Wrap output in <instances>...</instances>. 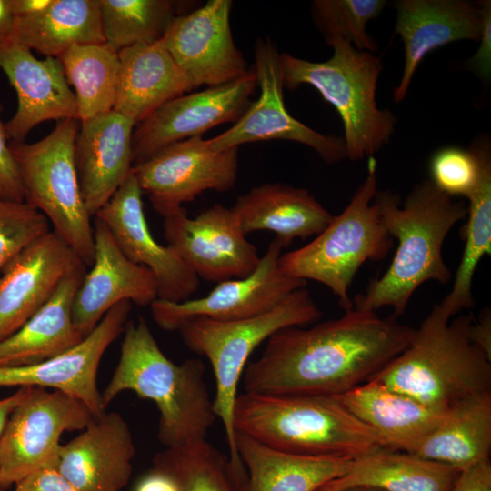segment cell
<instances>
[{"label": "cell", "instance_id": "1", "mask_svg": "<svg viewBox=\"0 0 491 491\" xmlns=\"http://www.w3.org/2000/svg\"><path fill=\"white\" fill-rule=\"evenodd\" d=\"M311 327L273 334L246 365L245 392L277 396H339L369 380L410 343L413 327L397 317L354 306Z\"/></svg>", "mask_w": 491, "mask_h": 491}, {"label": "cell", "instance_id": "2", "mask_svg": "<svg viewBox=\"0 0 491 491\" xmlns=\"http://www.w3.org/2000/svg\"><path fill=\"white\" fill-rule=\"evenodd\" d=\"M373 201L397 247L386 271L353 299V306L372 311L389 306L397 317L420 285L450 281L442 247L454 225L466 217L467 205L441 192L430 179L416 184L403 202L390 190H377Z\"/></svg>", "mask_w": 491, "mask_h": 491}, {"label": "cell", "instance_id": "3", "mask_svg": "<svg viewBox=\"0 0 491 491\" xmlns=\"http://www.w3.org/2000/svg\"><path fill=\"white\" fill-rule=\"evenodd\" d=\"M205 375L200 359L170 360L139 316L125 326L118 364L101 393L103 405L106 408L120 393L133 391L155 404L157 436L165 447L204 440L216 419Z\"/></svg>", "mask_w": 491, "mask_h": 491}, {"label": "cell", "instance_id": "4", "mask_svg": "<svg viewBox=\"0 0 491 491\" xmlns=\"http://www.w3.org/2000/svg\"><path fill=\"white\" fill-rule=\"evenodd\" d=\"M234 427L271 448L300 456L354 460L388 448L332 396L244 392L235 400Z\"/></svg>", "mask_w": 491, "mask_h": 491}, {"label": "cell", "instance_id": "5", "mask_svg": "<svg viewBox=\"0 0 491 491\" xmlns=\"http://www.w3.org/2000/svg\"><path fill=\"white\" fill-rule=\"evenodd\" d=\"M473 318L450 321L436 304L409 345L369 380L441 408L491 391V358L468 336Z\"/></svg>", "mask_w": 491, "mask_h": 491}, {"label": "cell", "instance_id": "6", "mask_svg": "<svg viewBox=\"0 0 491 491\" xmlns=\"http://www.w3.org/2000/svg\"><path fill=\"white\" fill-rule=\"evenodd\" d=\"M330 45L333 55L324 62L280 54L283 85L290 90L301 85L316 88L341 118L346 158L372 157L390 141L397 122L391 111L380 109L376 103L381 58L347 42Z\"/></svg>", "mask_w": 491, "mask_h": 491}, {"label": "cell", "instance_id": "7", "mask_svg": "<svg viewBox=\"0 0 491 491\" xmlns=\"http://www.w3.org/2000/svg\"><path fill=\"white\" fill-rule=\"evenodd\" d=\"M321 316L310 292L302 287L260 316L233 322L196 317L186 321L177 330L186 347L205 356L211 364L215 379V414L223 424L231 464L243 483L246 481V473L235 448L234 407L248 358L276 332L311 325Z\"/></svg>", "mask_w": 491, "mask_h": 491}, {"label": "cell", "instance_id": "8", "mask_svg": "<svg viewBox=\"0 0 491 491\" xmlns=\"http://www.w3.org/2000/svg\"><path fill=\"white\" fill-rule=\"evenodd\" d=\"M376 171V161L369 157L367 175L346 208L310 243L279 258L285 274L325 285L344 310L353 307L349 290L361 266L384 259L393 246L373 201L378 190Z\"/></svg>", "mask_w": 491, "mask_h": 491}, {"label": "cell", "instance_id": "9", "mask_svg": "<svg viewBox=\"0 0 491 491\" xmlns=\"http://www.w3.org/2000/svg\"><path fill=\"white\" fill-rule=\"evenodd\" d=\"M77 119L60 121L41 140L10 143L23 185L25 202L43 214L53 231L91 266L94 227L84 203L75 160Z\"/></svg>", "mask_w": 491, "mask_h": 491}, {"label": "cell", "instance_id": "10", "mask_svg": "<svg viewBox=\"0 0 491 491\" xmlns=\"http://www.w3.org/2000/svg\"><path fill=\"white\" fill-rule=\"evenodd\" d=\"M94 418L81 400L58 390L32 387L0 438V489L54 466L63 433L83 430Z\"/></svg>", "mask_w": 491, "mask_h": 491}, {"label": "cell", "instance_id": "11", "mask_svg": "<svg viewBox=\"0 0 491 491\" xmlns=\"http://www.w3.org/2000/svg\"><path fill=\"white\" fill-rule=\"evenodd\" d=\"M132 172L154 209L163 217L203 192H226L238 174V148L215 151L202 135L174 143Z\"/></svg>", "mask_w": 491, "mask_h": 491}, {"label": "cell", "instance_id": "12", "mask_svg": "<svg viewBox=\"0 0 491 491\" xmlns=\"http://www.w3.org/2000/svg\"><path fill=\"white\" fill-rule=\"evenodd\" d=\"M283 248L276 237L250 275L218 283L203 297L182 302L155 299L150 305L154 321L164 330L177 331L184 323L196 317L233 322L268 312L307 284L282 271L279 258Z\"/></svg>", "mask_w": 491, "mask_h": 491}, {"label": "cell", "instance_id": "13", "mask_svg": "<svg viewBox=\"0 0 491 491\" xmlns=\"http://www.w3.org/2000/svg\"><path fill=\"white\" fill-rule=\"evenodd\" d=\"M255 74L261 94L224 133L207 139L215 151L272 139L288 140L315 150L327 164L346 158L342 137L326 135L294 118L283 97L280 54L270 39H259L255 46Z\"/></svg>", "mask_w": 491, "mask_h": 491}, {"label": "cell", "instance_id": "14", "mask_svg": "<svg viewBox=\"0 0 491 491\" xmlns=\"http://www.w3.org/2000/svg\"><path fill=\"white\" fill-rule=\"evenodd\" d=\"M163 227L167 245L199 279L221 283L243 278L259 263L257 249L246 239L235 214L223 205L195 218L182 207L164 217Z\"/></svg>", "mask_w": 491, "mask_h": 491}, {"label": "cell", "instance_id": "15", "mask_svg": "<svg viewBox=\"0 0 491 491\" xmlns=\"http://www.w3.org/2000/svg\"><path fill=\"white\" fill-rule=\"evenodd\" d=\"M254 69L233 82L177 96L137 124L132 137L133 166L174 143L236 121L256 85Z\"/></svg>", "mask_w": 491, "mask_h": 491}, {"label": "cell", "instance_id": "16", "mask_svg": "<svg viewBox=\"0 0 491 491\" xmlns=\"http://www.w3.org/2000/svg\"><path fill=\"white\" fill-rule=\"evenodd\" d=\"M231 8L230 0H209L192 12L175 16L162 38L195 88L225 85L249 71L233 39Z\"/></svg>", "mask_w": 491, "mask_h": 491}, {"label": "cell", "instance_id": "17", "mask_svg": "<svg viewBox=\"0 0 491 491\" xmlns=\"http://www.w3.org/2000/svg\"><path fill=\"white\" fill-rule=\"evenodd\" d=\"M142 194L131 171L95 217L105 224L130 261L153 273L157 284V299L187 300L197 291L200 279L171 246L155 241L145 216Z\"/></svg>", "mask_w": 491, "mask_h": 491}, {"label": "cell", "instance_id": "18", "mask_svg": "<svg viewBox=\"0 0 491 491\" xmlns=\"http://www.w3.org/2000/svg\"><path fill=\"white\" fill-rule=\"evenodd\" d=\"M132 303L113 306L95 328L72 349L45 361L19 366H0V386L51 388L81 400L95 417L105 408L97 387L103 355L124 332Z\"/></svg>", "mask_w": 491, "mask_h": 491}, {"label": "cell", "instance_id": "19", "mask_svg": "<svg viewBox=\"0 0 491 491\" xmlns=\"http://www.w3.org/2000/svg\"><path fill=\"white\" fill-rule=\"evenodd\" d=\"M85 267L53 230L21 250L0 272V341L36 313L65 277Z\"/></svg>", "mask_w": 491, "mask_h": 491}, {"label": "cell", "instance_id": "20", "mask_svg": "<svg viewBox=\"0 0 491 491\" xmlns=\"http://www.w3.org/2000/svg\"><path fill=\"white\" fill-rule=\"evenodd\" d=\"M93 227L94 261L75 293L72 311L74 324L85 337L118 303L145 306L157 299L153 273L123 254L102 220L95 217Z\"/></svg>", "mask_w": 491, "mask_h": 491}, {"label": "cell", "instance_id": "21", "mask_svg": "<svg viewBox=\"0 0 491 491\" xmlns=\"http://www.w3.org/2000/svg\"><path fill=\"white\" fill-rule=\"evenodd\" d=\"M2 70L17 96V108L5 124L9 143H23L37 125L77 119V104L55 57L37 59L29 48L7 43L0 46Z\"/></svg>", "mask_w": 491, "mask_h": 491}, {"label": "cell", "instance_id": "22", "mask_svg": "<svg viewBox=\"0 0 491 491\" xmlns=\"http://www.w3.org/2000/svg\"><path fill=\"white\" fill-rule=\"evenodd\" d=\"M135 454L127 422L117 412L105 411L61 445L54 466L84 491H121L131 476Z\"/></svg>", "mask_w": 491, "mask_h": 491}, {"label": "cell", "instance_id": "23", "mask_svg": "<svg viewBox=\"0 0 491 491\" xmlns=\"http://www.w3.org/2000/svg\"><path fill=\"white\" fill-rule=\"evenodd\" d=\"M395 34L404 45L405 63L393 98L402 102L412 78L432 51L461 40L479 42L483 18L478 3L467 0H400L395 4Z\"/></svg>", "mask_w": 491, "mask_h": 491}, {"label": "cell", "instance_id": "24", "mask_svg": "<svg viewBox=\"0 0 491 491\" xmlns=\"http://www.w3.org/2000/svg\"><path fill=\"white\" fill-rule=\"evenodd\" d=\"M136 124L112 110L80 122L75 166L85 207L95 216L133 168L132 137Z\"/></svg>", "mask_w": 491, "mask_h": 491}, {"label": "cell", "instance_id": "25", "mask_svg": "<svg viewBox=\"0 0 491 491\" xmlns=\"http://www.w3.org/2000/svg\"><path fill=\"white\" fill-rule=\"evenodd\" d=\"M335 396L386 447L407 453L440 425L449 408L424 404L374 380Z\"/></svg>", "mask_w": 491, "mask_h": 491}, {"label": "cell", "instance_id": "26", "mask_svg": "<svg viewBox=\"0 0 491 491\" xmlns=\"http://www.w3.org/2000/svg\"><path fill=\"white\" fill-rule=\"evenodd\" d=\"M119 81L114 110L136 125L168 101L195 87L162 39L118 52Z\"/></svg>", "mask_w": 491, "mask_h": 491}, {"label": "cell", "instance_id": "27", "mask_svg": "<svg viewBox=\"0 0 491 491\" xmlns=\"http://www.w3.org/2000/svg\"><path fill=\"white\" fill-rule=\"evenodd\" d=\"M232 210L246 235L273 232L284 247L296 238L317 235L333 218L306 189L281 183L251 188L237 197Z\"/></svg>", "mask_w": 491, "mask_h": 491}, {"label": "cell", "instance_id": "28", "mask_svg": "<svg viewBox=\"0 0 491 491\" xmlns=\"http://www.w3.org/2000/svg\"><path fill=\"white\" fill-rule=\"evenodd\" d=\"M85 268L65 277L52 297L17 331L0 341V366L40 363L59 356L85 336L73 321V303Z\"/></svg>", "mask_w": 491, "mask_h": 491}, {"label": "cell", "instance_id": "29", "mask_svg": "<svg viewBox=\"0 0 491 491\" xmlns=\"http://www.w3.org/2000/svg\"><path fill=\"white\" fill-rule=\"evenodd\" d=\"M235 448L246 469V491H317L345 475L352 462L279 451L240 432Z\"/></svg>", "mask_w": 491, "mask_h": 491}, {"label": "cell", "instance_id": "30", "mask_svg": "<svg viewBox=\"0 0 491 491\" xmlns=\"http://www.w3.org/2000/svg\"><path fill=\"white\" fill-rule=\"evenodd\" d=\"M461 471L439 462L389 448L354 459L345 475L317 491L371 486L383 491H450Z\"/></svg>", "mask_w": 491, "mask_h": 491}, {"label": "cell", "instance_id": "31", "mask_svg": "<svg viewBox=\"0 0 491 491\" xmlns=\"http://www.w3.org/2000/svg\"><path fill=\"white\" fill-rule=\"evenodd\" d=\"M491 453V391L449 406L440 425L410 454L459 471L488 461Z\"/></svg>", "mask_w": 491, "mask_h": 491}, {"label": "cell", "instance_id": "32", "mask_svg": "<svg viewBox=\"0 0 491 491\" xmlns=\"http://www.w3.org/2000/svg\"><path fill=\"white\" fill-rule=\"evenodd\" d=\"M9 43L55 58L74 45L105 43L99 0H52L39 13L15 17Z\"/></svg>", "mask_w": 491, "mask_h": 491}, {"label": "cell", "instance_id": "33", "mask_svg": "<svg viewBox=\"0 0 491 491\" xmlns=\"http://www.w3.org/2000/svg\"><path fill=\"white\" fill-rule=\"evenodd\" d=\"M480 162V175L468 195L465 248L456 272L451 291L436 304L448 317L474 306L472 283L478 263L491 253V148L487 135L478 136L471 144Z\"/></svg>", "mask_w": 491, "mask_h": 491}, {"label": "cell", "instance_id": "34", "mask_svg": "<svg viewBox=\"0 0 491 491\" xmlns=\"http://www.w3.org/2000/svg\"><path fill=\"white\" fill-rule=\"evenodd\" d=\"M57 58L75 90L80 122L114 110L120 71L116 50L106 43L74 45Z\"/></svg>", "mask_w": 491, "mask_h": 491}, {"label": "cell", "instance_id": "35", "mask_svg": "<svg viewBox=\"0 0 491 491\" xmlns=\"http://www.w3.org/2000/svg\"><path fill=\"white\" fill-rule=\"evenodd\" d=\"M153 465L167 472L179 491H246L229 456L206 439L165 447L155 456Z\"/></svg>", "mask_w": 491, "mask_h": 491}, {"label": "cell", "instance_id": "36", "mask_svg": "<svg viewBox=\"0 0 491 491\" xmlns=\"http://www.w3.org/2000/svg\"><path fill=\"white\" fill-rule=\"evenodd\" d=\"M105 42L117 52L163 38L178 14L169 0H99Z\"/></svg>", "mask_w": 491, "mask_h": 491}, {"label": "cell", "instance_id": "37", "mask_svg": "<svg viewBox=\"0 0 491 491\" xmlns=\"http://www.w3.org/2000/svg\"><path fill=\"white\" fill-rule=\"evenodd\" d=\"M386 5L384 0H316L311 13L329 45L343 41L357 50L376 54L378 45L368 34L366 25L377 17Z\"/></svg>", "mask_w": 491, "mask_h": 491}, {"label": "cell", "instance_id": "38", "mask_svg": "<svg viewBox=\"0 0 491 491\" xmlns=\"http://www.w3.org/2000/svg\"><path fill=\"white\" fill-rule=\"evenodd\" d=\"M50 230L45 216L26 202L0 196V272L21 250Z\"/></svg>", "mask_w": 491, "mask_h": 491}, {"label": "cell", "instance_id": "39", "mask_svg": "<svg viewBox=\"0 0 491 491\" xmlns=\"http://www.w3.org/2000/svg\"><path fill=\"white\" fill-rule=\"evenodd\" d=\"M429 171L430 180L441 192L467 197L479 180L480 162L471 145L467 149L447 146L432 155Z\"/></svg>", "mask_w": 491, "mask_h": 491}, {"label": "cell", "instance_id": "40", "mask_svg": "<svg viewBox=\"0 0 491 491\" xmlns=\"http://www.w3.org/2000/svg\"><path fill=\"white\" fill-rule=\"evenodd\" d=\"M1 113V106H0ZM0 196L24 202L25 194L20 175L10 150L5 124L0 117Z\"/></svg>", "mask_w": 491, "mask_h": 491}, {"label": "cell", "instance_id": "41", "mask_svg": "<svg viewBox=\"0 0 491 491\" xmlns=\"http://www.w3.org/2000/svg\"><path fill=\"white\" fill-rule=\"evenodd\" d=\"M483 18L480 45L476 54L466 63V68L473 71L483 81L490 78L491 73V2H478Z\"/></svg>", "mask_w": 491, "mask_h": 491}, {"label": "cell", "instance_id": "42", "mask_svg": "<svg viewBox=\"0 0 491 491\" xmlns=\"http://www.w3.org/2000/svg\"><path fill=\"white\" fill-rule=\"evenodd\" d=\"M15 486V491H84L64 476L55 466L35 472Z\"/></svg>", "mask_w": 491, "mask_h": 491}, {"label": "cell", "instance_id": "43", "mask_svg": "<svg viewBox=\"0 0 491 491\" xmlns=\"http://www.w3.org/2000/svg\"><path fill=\"white\" fill-rule=\"evenodd\" d=\"M450 491H491L490 460L462 471Z\"/></svg>", "mask_w": 491, "mask_h": 491}, {"label": "cell", "instance_id": "44", "mask_svg": "<svg viewBox=\"0 0 491 491\" xmlns=\"http://www.w3.org/2000/svg\"><path fill=\"white\" fill-rule=\"evenodd\" d=\"M471 342L482 349L491 358V315L485 309L478 318L474 316L468 328Z\"/></svg>", "mask_w": 491, "mask_h": 491}, {"label": "cell", "instance_id": "45", "mask_svg": "<svg viewBox=\"0 0 491 491\" xmlns=\"http://www.w3.org/2000/svg\"><path fill=\"white\" fill-rule=\"evenodd\" d=\"M134 491H179L175 480L165 470L154 466L136 484Z\"/></svg>", "mask_w": 491, "mask_h": 491}, {"label": "cell", "instance_id": "46", "mask_svg": "<svg viewBox=\"0 0 491 491\" xmlns=\"http://www.w3.org/2000/svg\"><path fill=\"white\" fill-rule=\"evenodd\" d=\"M33 386H21L13 395L0 399V438L14 410L29 395Z\"/></svg>", "mask_w": 491, "mask_h": 491}, {"label": "cell", "instance_id": "47", "mask_svg": "<svg viewBox=\"0 0 491 491\" xmlns=\"http://www.w3.org/2000/svg\"><path fill=\"white\" fill-rule=\"evenodd\" d=\"M15 17L27 16L45 10L52 0H9Z\"/></svg>", "mask_w": 491, "mask_h": 491}, {"label": "cell", "instance_id": "48", "mask_svg": "<svg viewBox=\"0 0 491 491\" xmlns=\"http://www.w3.org/2000/svg\"><path fill=\"white\" fill-rule=\"evenodd\" d=\"M14 20L10 1L0 0V46L9 43Z\"/></svg>", "mask_w": 491, "mask_h": 491}, {"label": "cell", "instance_id": "49", "mask_svg": "<svg viewBox=\"0 0 491 491\" xmlns=\"http://www.w3.org/2000/svg\"><path fill=\"white\" fill-rule=\"evenodd\" d=\"M342 491H383V490L371 487V486H354V487L344 489Z\"/></svg>", "mask_w": 491, "mask_h": 491}, {"label": "cell", "instance_id": "50", "mask_svg": "<svg viewBox=\"0 0 491 491\" xmlns=\"http://www.w3.org/2000/svg\"><path fill=\"white\" fill-rule=\"evenodd\" d=\"M0 491H3L2 489H0Z\"/></svg>", "mask_w": 491, "mask_h": 491}]
</instances>
